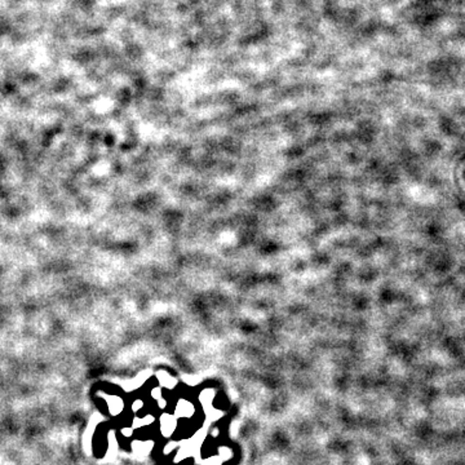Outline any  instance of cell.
<instances>
[{
  "label": "cell",
  "mask_w": 465,
  "mask_h": 465,
  "mask_svg": "<svg viewBox=\"0 0 465 465\" xmlns=\"http://www.w3.org/2000/svg\"><path fill=\"white\" fill-rule=\"evenodd\" d=\"M97 397H100L101 400L106 403L109 414L112 416H119L122 412L126 410V402L118 394H112L108 392H97Z\"/></svg>",
  "instance_id": "1"
},
{
  "label": "cell",
  "mask_w": 465,
  "mask_h": 465,
  "mask_svg": "<svg viewBox=\"0 0 465 465\" xmlns=\"http://www.w3.org/2000/svg\"><path fill=\"white\" fill-rule=\"evenodd\" d=\"M173 415L178 420H192L196 415V406L194 402L186 398H178L175 404Z\"/></svg>",
  "instance_id": "2"
},
{
  "label": "cell",
  "mask_w": 465,
  "mask_h": 465,
  "mask_svg": "<svg viewBox=\"0 0 465 465\" xmlns=\"http://www.w3.org/2000/svg\"><path fill=\"white\" fill-rule=\"evenodd\" d=\"M178 429V419L173 414L163 411L159 417V432L164 438H171Z\"/></svg>",
  "instance_id": "3"
},
{
  "label": "cell",
  "mask_w": 465,
  "mask_h": 465,
  "mask_svg": "<svg viewBox=\"0 0 465 465\" xmlns=\"http://www.w3.org/2000/svg\"><path fill=\"white\" fill-rule=\"evenodd\" d=\"M157 380H158V385L163 389H167V390H173V389L176 388L177 385V380L175 377L171 375L167 371H159L157 373Z\"/></svg>",
  "instance_id": "4"
},
{
  "label": "cell",
  "mask_w": 465,
  "mask_h": 465,
  "mask_svg": "<svg viewBox=\"0 0 465 465\" xmlns=\"http://www.w3.org/2000/svg\"><path fill=\"white\" fill-rule=\"evenodd\" d=\"M157 421V417H155L153 414H145L144 416H137L136 415L132 420V425L131 427L135 429V431H139V429H143V428H147L151 427L153 424H155Z\"/></svg>",
  "instance_id": "5"
},
{
  "label": "cell",
  "mask_w": 465,
  "mask_h": 465,
  "mask_svg": "<svg viewBox=\"0 0 465 465\" xmlns=\"http://www.w3.org/2000/svg\"><path fill=\"white\" fill-rule=\"evenodd\" d=\"M216 394H217V393H216L215 388H206L199 393L198 401H199L200 404H203L204 407H206V406L209 407V406H212V403L215 402Z\"/></svg>",
  "instance_id": "6"
},
{
  "label": "cell",
  "mask_w": 465,
  "mask_h": 465,
  "mask_svg": "<svg viewBox=\"0 0 465 465\" xmlns=\"http://www.w3.org/2000/svg\"><path fill=\"white\" fill-rule=\"evenodd\" d=\"M217 456L223 460V463L231 462L235 458V451L233 447L227 445H220L217 447Z\"/></svg>",
  "instance_id": "7"
},
{
  "label": "cell",
  "mask_w": 465,
  "mask_h": 465,
  "mask_svg": "<svg viewBox=\"0 0 465 465\" xmlns=\"http://www.w3.org/2000/svg\"><path fill=\"white\" fill-rule=\"evenodd\" d=\"M132 445H133V450H135L136 452H140V454L145 452V454H146L154 443L151 442V441H133Z\"/></svg>",
  "instance_id": "8"
},
{
  "label": "cell",
  "mask_w": 465,
  "mask_h": 465,
  "mask_svg": "<svg viewBox=\"0 0 465 465\" xmlns=\"http://www.w3.org/2000/svg\"><path fill=\"white\" fill-rule=\"evenodd\" d=\"M145 401L143 398H136L131 402L129 404V408H131L132 414H140V412L143 411L144 408H145Z\"/></svg>",
  "instance_id": "9"
},
{
  "label": "cell",
  "mask_w": 465,
  "mask_h": 465,
  "mask_svg": "<svg viewBox=\"0 0 465 465\" xmlns=\"http://www.w3.org/2000/svg\"><path fill=\"white\" fill-rule=\"evenodd\" d=\"M178 447H180L178 442H176V441H169V442L163 447V455H164V456H168V455L176 452Z\"/></svg>",
  "instance_id": "10"
},
{
  "label": "cell",
  "mask_w": 465,
  "mask_h": 465,
  "mask_svg": "<svg viewBox=\"0 0 465 465\" xmlns=\"http://www.w3.org/2000/svg\"><path fill=\"white\" fill-rule=\"evenodd\" d=\"M149 396L154 402H157L158 400H160L163 396V388H160L159 385H154V386H151V389L149 390Z\"/></svg>",
  "instance_id": "11"
},
{
  "label": "cell",
  "mask_w": 465,
  "mask_h": 465,
  "mask_svg": "<svg viewBox=\"0 0 465 465\" xmlns=\"http://www.w3.org/2000/svg\"><path fill=\"white\" fill-rule=\"evenodd\" d=\"M204 465H224V463L217 455H211L204 460Z\"/></svg>",
  "instance_id": "12"
},
{
  "label": "cell",
  "mask_w": 465,
  "mask_h": 465,
  "mask_svg": "<svg viewBox=\"0 0 465 465\" xmlns=\"http://www.w3.org/2000/svg\"><path fill=\"white\" fill-rule=\"evenodd\" d=\"M120 435L126 439H131L135 435V429L132 427H124L120 429Z\"/></svg>",
  "instance_id": "13"
},
{
  "label": "cell",
  "mask_w": 465,
  "mask_h": 465,
  "mask_svg": "<svg viewBox=\"0 0 465 465\" xmlns=\"http://www.w3.org/2000/svg\"><path fill=\"white\" fill-rule=\"evenodd\" d=\"M155 403H157V408L159 411H165V408H168L169 406L168 400H167L165 397H161L160 400H158Z\"/></svg>",
  "instance_id": "14"
},
{
  "label": "cell",
  "mask_w": 465,
  "mask_h": 465,
  "mask_svg": "<svg viewBox=\"0 0 465 465\" xmlns=\"http://www.w3.org/2000/svg\"><path fill=\"white\" fill-rule=\"evenodd\" d=\"M220 433H221V431H220V428H217V427H213L211 429V432H209V435H211L212 438H219L220 437Z\"/></svg>",
  "instance_id": "15"
}]
</instances>
